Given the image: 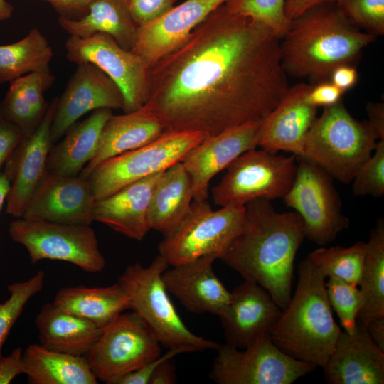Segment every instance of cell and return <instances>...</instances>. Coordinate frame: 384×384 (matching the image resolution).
Returning <instances> with one entry per match:
<instances>
[{
	"label": "cell",
	"instance_id": "obj_32",
	"mask_svg": "<svg viewBox=\"0 0 384 384\" xmlns=\"http://www.w3.org/2000/svg\"><path fill=\"white\" fill-rule=\"evenodd\" d=\"M24 374L30 384H97L98 380L85 356L50 350L40 343L23 353Z\"/></svg>",
	"mask_w": 384,
	"mask_h": 384
},
{
	"label": "cell",
	"instance_id": "obj_41",
	"mask_svg": "<svg viewBox=\"0 0 384 384\" xmlns=\"http://www.w3.org/2000/svg\"><path fill=\"white\" fill-rule=\"evenodd\" d=\"M176 0H127L131 16L138 26L147 25L168 12Z\"/></svg>",
	"mask_w": 384,
	"mask_h": 384
},
{
	"label": "cell",
	"instance_id": "obj_16",
	"mask_svg": "<svg viewBox=\"0 0 384 384\" xmlns=\"http://www.w3.org/2000/svg\"><path fill=\"white\" fill-rule=\"evenodd\" d=\"M124 99L117 85L90 63L77 65L60 97L50 129L53 145L86 113L98 109H123Z\"/></svg>",
	"mask_w": 384,
	"mask_h": 384
},
{
	"label": "cell",
	"instance_id": "obj_30",
	"mask_svg": "<svg viewBox=\"0 0 384 384\" xmlns=\"http://www.w3.org/2000/svg\"><path fill=\"white\" fill-rule=\"evenodd\" d=\"M193 200L189 176L179 161L163 172L154 188L149 208L151 230L164 236L171 233L187 215Z\"/></svg>",
	"mask_w": 384,
	"mask_h": 384
},
{
	"label": "cell",
	"instance_id": "obj_39",
	"mask_svg": "<svg viewBox=\"0 0 384 384\" xmlns=\"http://www.w3.org/2000/svg\"><path fill=\"white\" fill-rule=\"evenodd\" d=\"M335 3L361 30L375 36L384 33V0H336Z\"/></svg>",
	"mask_w": 384,
	"mask_h": 384
},
{
	"label": "cell",
	"instance_id": "obj_19",
	"mask_svg": "<svg viewBox=\"0 0 384 384\" xmlns=\"http://www.w3.org/2000/svg\"><path fill=\"white\" fill-rule=\"evenodd\" d=\"M259 122L246 123L206 137L181 160L191 183L193 200H207L211 179L240 155L256 149Z\"/></svg>",
	"mask_w": 384,
	"mask_h": 384
},
{
	"label": "cell",
	"instance_id": "obj_11",
	"mask_svg": "<svg viewBox=\"0 0 384 384\" xmlns=\"http://www.w3.org/2000/svg\"><path fill=\"white\" fill-rule=\"evenodd\" d=\"M160 355V342L132 311L121 313L104 327L85 358L97 380L117 384L125 375Z\"/></svg>",
	"mask_w": 384,
	"mask_h": 384
},
{
	"label": "cell",
	"instance_id": "obj_42",
	"mask_svg": "<svg viewBox=\"0 0 384 384\" xmlns=\"http://www.w3.org/2000/svg\"><path fill=\"white\" fill-rule=\"evenodd\" d=\"M183 353L186 352L181 348H169L164 355L161 354L137 370L125 375L117 384H149L151 376L161 363Z\"/></svg>",
	"mask_w": 384,
	"mask_h": 384
},
{
	"label": "cell",
	"instance_id": "obj_10",
	"mask_svg": "<svg viewBox=\"0 0 384 384\" xmlns=\"http://www.w3.org/2000/svg\"><path fill=\"white\" fill-rule=\"evenodd\" d=\"M8 231L13 241L26 249L32 264L58 260L88 273H99L105 267L106 260L90 225L19 218L10 223Z\"/></svg>",
	"mask_w": 384,
	"mask_h": 384
},
{
	"label": "cell",
	"instance_id": "obj_40",
	"mask_svg": "<svg viewBox=\"0 0 384 384\" xmlns=\"http://www.w3.org/2000/svg\"><path fill=\"white\" fill-rule=\"evenodd\" d=\"M351 182L356 196L384 195V139L377 142L373 154L361 165Z\"/></svg>",
	"mask_w": 384,
	"mask_h": 384
},
{
	"label": "cell",
	"instance_id": "obj_9",
	"mask_svg": "<svg viewBox=\"0 0 384 384\" xmlns=\"http://www.w3.org/2000/svg\"><path fill=\"white\" fill-rule=\"evenodd\" d=\"M226 169L212 188L213 201L220 207L245 206L257 198H283L296 176L297 156L253 149L237 157Z\"/></svg>",
	"mask_w": 384,
	"mask_h": 384
},
{
	"label": "cell",
	"instance_id": "obj_27",
	"mask_svg": "<svg viewBox=\"0 0 384 384\" xmlns=\"http://www.w3.org/2000/svg\"><path fill=\"white\" fill-rule=\"evenodd\" d=\"M112 114L110 109H98L71 126L63 139L51 146L46 169L63 176H78L95 156L103 127Z\"/></svg>",
	"mask_w": 384,
	"mask_h": 384
},
{
	"label": "cell",
	"instance_id": "obj_18",
	"mask_svg": "<svg viewBox=\"0 0 384 384\" xmlns=\"http://www.w3.org/2000/svg\"><path fill=\"white\" fill-rule=\"evenodd\" d=\"M282 311L267 290L245 279L230 292L229 304L220 316L226 344L243 349L270 336Z\"/></svg>",
	"mask_w": 384,
	"mask_h": 384
},
{
	"label": "cell",
	"instance_id": "obj_46",
	"mask_svg": "<svg viewBox=\"0 0 384 384\" xmlns=\"http://www.w3.org/2000/svg\"><path fill=\"white\" fill-rule=\"evenodd\" d=\"M49 3L60 18L78 20L84 16L93 0H38Z\"/></svg>",
	"mask_w": 384,
	"mask_h": 384
},
{
	"label": "cell",
	"instance_id": "obj_52",
	"mask_svg": "<svg viewBox=\"0 0 384 384\" xmlns=\"http://www.w3.org/2000/svg\"><path fill=\"white\" fill-rule=\"evenodd\" d=\"M11 186V181L4 171L0 170V211L6 201Z\"/></svg>",
	"mask_w": 384,
	"mask_h": 384
},
{
	"label": "cell",
	"instance_id": "obj_21",
	"mask_svg": "<svg viewBox=\"0 0 384 384\" xmlns=\"http://www.w3.org/2000/svg\"><path fill=\"white\" fill-rule=\"evenodd\" d=\"M226 1H185L154 21L138 27L131 50L151 67L181 45L198 24Z\"/></svg>",
	"mask_w": 384,
	"mask_h": 384
},
{
	"label": "cell",
	"instance_id": "obj_43",
	"mask_svg": "<svg viewBox=\"0 0 384 384\" xmlns=\"http://www.w3.org/2000/svg\"><path fill=\"white\" fill-rule=\"evenodd\" d=\"M344 93L345 92L331 81L324 82L311 86L306 95V101L316 108L319 107H324L339 102Z\"/></svg>",
	"mask_w": 384,
	"mask_h": 384
},
{
	"label": "cell",
	"instance_id": "obj_50",
	"mask_svg": "<svg viewBox=\"0 0 384 384\" xmlns=\"http://www.w3.org/2000/svg\"><path fill=\"white\" fill-rule=\"evenodd\" d=\"M176 374L175 366L171 359L161 363L151 376L149 384L176 383Z\"/></svg>",
	"mask_w": 384,
	"mask_h": 384
},
{
	"label": "cell",
	"instance_id": "obj_1",
	"mask_svg": "<svg viewBox=\"0 0 384 384\" xmlns=\"http://www.w3.org/2000/svg\"><path fill=\"white\" fill-rule=\"evenodd\" d=\"M146 105L165 132L208 136L260 122L289 89L280 39L223 4L149 68Z\"/></svg>",
	"mask_w": 384,
	"mask_h": 384
},
{
	"label": "cell",
	"instance_id": "obj_49",
	"mask_svg": "<svg viewBox=\"0 0 384 384\" xmlns=\"http://www.w3.org/2000/svg\"><path fill=\"white\" fill-rule=\"evenodd\" d=\"M335 1L336 0H285L284 11L287 18L292 21L314 6Z\"/></svg>",
	"mask_w": 384,
	"mask_h": 384
},
{
	"label": "cell",
	"instance_id": "obj_24",
	"mask_svg": "<svg viewBox=\"0 0 384 384\" xmlns=\"http://www.w3.org/2000/svg\"><path fill=\"white\" fill-rule=\"evenodd\" d=\"M164 171L133 182L107 198L95 201L94 221L103 223L129 238L143 240L151 230L150 201Z\"/></svg>",
	"mask_w": 384,
	"mask_h": 384
},
{
	"label": "cell",
	"instance_id": "obj_25",
	"mask_svg": "<svg viewBox=\"0 0 384 384\" xmlns=\"http://www.w3.org/2000/svg\"><path fill=\"white\" fill-rule=\"evenodd\" d=\"M164 132L161 121L146 104L131 112L112 114L103 127L95 156L79 175L87 178L102 161L145 146Z\"/></svg>",
	"mask_w": 384,
	"mask_h": 384
},
{
	"label": "cell",
	"instance_id": "obj_20",
	"mask_svg": "<svg viewBox=\"0 0 384 384\" xmlns=\"http://www.w3.org/2000/svg\"><path fill=\"white\" fill-rule=\"evenodd\" d=\"M311 86L299 83L289 87L279 103L259 122L257 146L273 154L284 151L302 156L306 136L317 117V108L306 101Z\"/></svg>",
	"mask_w": 384,
	"mask_h": 384
},
{
	"label": "cell",
	"instance_id": "obj_48",
	"mask_svg": "<svg viewBox=\"0 0 384 384\" xmlns=\"http://www.w3.org/2000/svg\"><path fill=\"white\" fill-rule=\"evenodd\" d=\"M366 110L368 117L367 122L378 139H384V104L370 102Z\"/></svg>",
	"mask_w": 384,
	"mask_h": 384
},
{
	"label": "cell",
	"instance_id": "obj_34",
	"mask_svg": "<svg viewBox=\"0 0 384 384\" xmlns=\"http://www.w3.org/2000/svg\"><path fill=\"white\" fill-rule=\"evenodd\" d=\"M53 56L48 40L38 28H32L22 39L0 46V83H10L30 73L50 70Z\"/></svg>",
	"mask_w": 384,
	"mask_h": 384
},
{
	"label": "cell",
	"instance_id": "obj_3",
	"mask_svg": "<svg viewBox=\"0 0 384 384\" xmlns=\"http://www.w3.org/2000/svg\"><path fill=\"white\" fill-rule=\"evenodd\" d=\"M375 37L353 24L335 2L322 4L291 21L280 40L282 66L287 75L329 77L357 59Z\"/></svg>",
	"mask_w": 384,
	"mask_h": 384
},
{
	"label": "cell",
	"instance_id": "obj_4",
	"mask_svg": "<svg viewBox=\"0 0 384 384\" xmlns=\"http://www.w3.org/2000/svg\"><path fill=\"white\" fill-rule=\"evenodd\" d=\"M296 291L270 333L289 356L323 368L342 331L335 322L325 277L306 257L297 267Z\"/></svg>",
	"mask_w": 384,
	"mask_h": 384
},
{
	"label": "cell",
	"instance_id": "obj_15",
	"mask_svg": "<svg viewBox=\"0 0 384 384\" xmlns=\"http://www.w3.org/2000/svg\"><path fill=\"white\" fill-rule=\"evenodd\" d=\"M95 203L91 183L80 175L63 176L46 170L22 218L65 224L91 225Z\"/></svg>",
	"mask_w": 384,
	"mask_h": 384
},
{
	"label": "cell",
	"instance_id": "obj_38",
	"mask_svg": "<svg viewBox=\"0 0 384 384\" xmlns=\"http://www.w3.org/2000/svg\"><path fill=\"white\" fill-rule=\"evenodd\" d=\"M326 289L331 307L337 314L343 331L353 333L363 302L358 286L338 277H330L326 282Z\"/></svg>",
	"mask_w": 384,
	"mask_h": 384
},
{
	"label": "cell",
	"instance_id": "obj_37",
	"mask_svg": "<svg viewBox=\"0 0 384 384\" xmlns=\"http://www.w3.org/2000/svg\"><path fill=\"white\" fill-rule=\"evenodd\" d=\"M224 4L231 12L262 24L280 40L289 28L291 21L285 14V0H227Z\"/></svg>",
	"mask_w": 384,
	"mask_h": 384
},
{
	"label": "cell",
	"instance_id": "obj_23",
	"mask_svg": "<svg viewBox=\"0 0 384 384\" xmlns=\"http://www.w3.org/2000/svg\"><path fill=\"white\" fill-rule=\"evenodd\" d=\"M322 368L330 384H383L384 352L357 321L353 333L341 331Z\"/></svg>",
	"mask_w": 384,
	"mask_h": 384
},
{
	"label": "cell",
	"instance_id": "obj_26",
	"mask_svg": "<svg viewBox=\"0 0 384 384\" xmlns=\"http://www.w3.org/2000/svg\"><path fill=\"white\" fill-rule=\"evenodd\" d=\"M35 324L41 345L52 351L79 356L88 353L102 329L53 302L42 306Z\"/></svg>",
	"mask_w": 384,
	"mask_h": 384
},
{
	"label": "cell",
	"instance_id": "obj_6",
	"mask_svg": "<svg viewBox=\"0 0 384 384\" xmlns=\"http://www.w3.org/2000/svg\"><path fill=\"white\" fill-rule=\"evenodd\" d=\"M169 267L159 254L148 266L137 262L129 265L118 282L129 297V309L137 313L149 326L161 345L167 348H181L186 353L217 350L219 344L190 331L174 306L162 280Z\"/></svg>",
	"mask_w": 384,
	"mask_h": 384
},
{
	"label": "cell",
	"instance_id": "obj_12",
	"mask_svg": "<svg viewBox=\"0 0 384 384\" xmlns=\"http://www.w3.org/2000/svg\"><path fill=\"white\" fill-rule=\"evenodd\" d=\"M217 351L209 375L218 384H291L317 368L284 353L270 335L243 349L225 344Z\"/></svg>",
	"mask_w": 384,
	"mask_h": 384
},
{
	"label": "cell",
	"instance_id": "obj_45",
	"mask_svg": "<svg viewBox=\"0 0 384 384\" xmlns=\"http://www.w3.org/2000/svg\"><path fill=\"white\" fill-rule=\"evenodd\" d=\"M23 348L18 347L0 358V384H9L17 376L24 374Z\"/></svg>",
	"mask_w": 384,
	"mask_h": 384
},
{
	"label": "cell",
	"instance_id": "obj_5",
	"mask_svg": "<svg viewBox=\"0 0 384 384\" xmlns=\"http://www.w3.org/2000/svg\"><path fill=\"white\" fill-rule=\"evenodd\" d=\"M377 142L368 122L353 117L341 100L324 107L316 117L306 136L301 157L333 179L348 184L371 156Z\"/></svg>",
	"mask_w": 384,
	"mask_h": 384
},
{
	"label": "cell",
	"instance_id": "obj_7",
	"mask_svg": "<svg viewBox=\"0 0 384 384\" xmlns=\"http://www.w3.org/2000/svg\"><path fill=\"white\" fill-rule=\"evenodd\" d=\"M245 213V206H228L213 210L206 200H193L183 221L159 242V254L169 266L206 255L221 259L239 233Z\"/></svg>",
	"mask_w": 384,
	"mask_h": 384
},
{
	"label": "cell",
	"instance_id": "obj_8",
	"mask_svg": "<svg viewBox=\"0 0 384 384\" xmlns=\"http://www.w3.org/2000/svg\"><path fill=\"white\" fill-rule=\"evenodd\" d=\"M206 137L199 132H164L145 146L102 161L87 177L95 201L181 161L185 154Z\"/></svg>",
	"mask_w": 384,
	"mask_h": 384
},
{
	"label": "cell",
	"instance_id": "obj_13",
	"mask_svg": "<svg viewBox=\"0 0 384 384\" xmlns=\"http://www.w3.org/2000/svg\"><path fill=\"white\" fill-rule=\"evenodd\" d=\"M297 170L284 203L303 220L306 238L320 246L333 242L349 225L333 178L314 163L297 157Z\"/></svg>",
	"mask_w": 384,
	"mask_h": 384
},
{
	"label": "cell",
	"instance_id": "obj_29",
	"mask_svg": "<svg viewBox=\"0 0 384 384\" xmlns=\"http://www.w3.org/2000/svg\"><path fill=\"white\" fill-rule=\"evenodd\" d=\"M53 303L100 329L130 307L129 297L118 282L100 287H63L57 292Z\"/></svg>",
	"mask_w": 384,
	"mask_h": 384
},
{
	"label": "cell",
	"instance_id": "obj_22",
	"mask_svg": "<svg viewBox=\"0 0 384 384\" xmlns=\"http://www.w3.org/2000/svg\"><path fill=\"white\" fill-rule=\"evenodd\" d=\"M216 258L203 256L181 265L171 266L162 273L169 292L193 314H210L220 316L230 299V292L215 274L213 263Z\"/></svg>",
	"mask_w": 384,
	"mask_h": 384
},
{
	"label": "cell",
	"instance_id": "obj_28",
	"mask_svg": "<svg viewBox=\"0 0 384 384\" xmlns=\"http://www.w3.org/2000/svg\"><path fill=\"white\" fill-rule=\"evenodd\" d=\"M54 80V75L46 70L30 73L11 82L0 102V117L18 127L23 136L32 134L46 113L49 103L43 95Z\"/></svg>",
	"mask_w": 384,
	"mask_h": 384
},
{
	"label": "cell",
	"instance_id": "obj_51",
	"mask_svg": "<svg viewBox=\"0 0 384 384\" xmlns=\"http://www.w3.org/2000/svg\"><path fill=\"white\" fill-rule=\"evenodd\" d=\"M366 328L374 343L384 352V318L372 320Z\"/></svg>",
	"mask_w": 384,
	"mask_h": 384
},
{
	"label": "cell",
	"instance_id": "obj_44",
	"mask_svg": "<svg viewBox=\"0 0 384 384\" xmlns=\"http://www.w3.org/2000/svg\"><path fill=\"white\" fill-rule=\"evenodd\" d=\"M18 127L0 117V169L23 138Z\"/></svg>",
	"mask_w": 384,
	"mask_h": 384
},
{
	"label": "cell",
	"instance_id": "obj_2",
	"mask_svg": "<svg viewBox=\"0 0 384 384\" xmlns=\"http://www.w3.org/2000/svg\"><path fill=\"white\" fill-rule=\"evenodd\" d=\"M245 206L241 229L220 260L267 290L284 309L292 297L296 255L306 238L304 223L295 211L279 213L266 199Z\"/></svg>",
	"mask_w": 384,
	"mask_h": 384
},
{
	"label": "cell",
	"instance_id": "obj_36",
	"mask_svg": "<svg viewBox=\"0 0 384 384\" xmlns=\"http://www.w3.org/2000/svg\"><path fill=\"white\" fill-rule=\"evenodd\" d=\"M45 282V273L40 270L23 282L7 286L8 299L0 302V358L4 344L28 301L40 292Z\"/></svg>",
	"mask_w": 384,
	"mask_h": 384
},
{
	"label": "cell",
	"instance_id": "obj_47",
	"mask_svg": "<svg viewBox=\"0 0 384 384\" xmlns=\"http://www.w3.org/2000/svg\"><path fill=\"white\" fill-rule=\"evenodd\" d=\"M329 77L334 85L346 92L356 84L358 73L353 66L346 64L336 68Z\"/></svg>",
	"mask_w": 384,
	"mask_h": 384
},
{
	"label": "cell",
	"instance_id": "obj_33",
	"mask_svg": "<svg viewBox=\"0 0 384 384\" xmlns=\"http://www.w3.org/2000/svg\"><path fill=\"white\" fill-rule=\"evenodd\" d=\"M367 243L361 279L362 305L357 321L366 326L372 320L384 318V220L379 218Z\"/></svg>",
	"mask_w": 384,
	"mask_h": 384
},
{
	"label": "cell",
	"instance_id": "obj_53",
	"mask_svg": "<svg viewBox=\"0 0 384 384\" xmlns=\"http://www.w3.org/2000/svg\"><path fill=\"white\" fill-rule=\"evenodd\" d=\"M14 11L13 6L6 0H0V21L9 19Z\"/></svg>",
	"mask_w": 384,
	"mask_h": 384
},
{
	"label": "cell",
	"instance_id": "obj_35",
	"mask_svg": "<svg viewBox=\"0 0 384 384\" xmlns=\"http://www.w3.org/2000/svg\"><path fill=\"white\" fill-rule=\"evenodd\" d=\"M366 247L367 243L361 241L348 247H319L306 257L324 277H338L358 286Z\"/></svg>",
	"mask_w": 384,
	"mask_h": 384
},
{
	"label": "cell",
	"instance_id": "obj_14",
	"mask_svg": "<svg viewBox=\"0 0 384 384\" xmlns=\"http://www.w3.org/2000/svg\"><path fill=\"white\" fill-rule=\"evenodd\" d=\"M65 46L70 62L92 63L117 85L123 96L124 113L135 111L146 103L150 67L141 56L123 48L104 33L87 38L70 36Z\"/></svg>",
	"mask_w": 384,
	"mask_h": 384
},
{
	"label": "cell",
	"instance_id": "obj_31",
	"mask_svg": "<svg viewBox=\"0 0 384 384\" xmlns=\"http://www.w3.org/2000/svg\"><path fill=\"white\" fill-rule=\"evenodd\" d=\"M58 22L70 36L87 38L104 33L129 50L133 47L138 28L131 16L127 0H93L88 12L81 18L59 17Z\"/></svg>",
	"mask_w": 384,
	"mask_h": 384
},
{
	"label": "cell",
	"instance_id": "obj_17",
	"mask_svg": "<svg viewBox=\"0 0 384 384\" xmlns=\"http://www.w3.org/2000/svg\"><path fill=\"white\" fill-rule=\"evenodd\" d=\"M57 102L55 97L49 103L37 129L23 137L4 164L3 171L11 181L6 213L15 218L23 217L31 196L46 170L47 159L53 146L50 129Z\"/></svg>",
	"mask_w": 384,
	"mask_h": 384
}]
</instances>
